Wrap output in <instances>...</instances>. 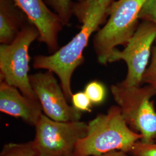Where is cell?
<instances>
[{"instance_id": "cell-3", "label": "cell", "mask_w": 156, "mask_h": 156, "mask_svg": "<svg viewBox=\"0 0 156 156\" xmlns=\"http://www.w3.org/2000/svg\"><path fill=\"white\" fill-rule=\"evenodd\" d=\"M112 95L128 126L141 135V142L156 140V110L152 98L156 89L151 85L127 86L119 82L111 86Z\"/></svg>"}, {"instance_id": "cell-12", "label": "cell", "mask_w": 156, "mask_h": 156, "mask_svg": "<svg viewBox=\"0 0 156 156\" xmlns=\"http://www.w3.org/2000/svg\"><path fill=\"white\" fill-rule=\"evenodd\" d=\"M0 156H39L33 141L24 143H8L4 145Z\"/></svg>"}, {"instance_id": "cell-1", "label": "cell", "mask_w": 156, "mask_h": 156, "mask_svg": "<svg viewBox=\"0 0 156 156\" xmlns=\"http://www.w3.org/2000/svg\"><path fill=\"white\" fill-rule=\"evenodd\" d=\"M113 0H102L76 15L82 23L80 31L67 45L49 56L38 55L34 58L35 69H42L56 74L67 100H71V79L75 69L83 64V51L90 38L108 15Z\"/></svg>"}, {"instance_id": "cell-4", "label": "cell", "mask_w": 156, "mask_h": 156, "mask_svg": "<svg viewBox=\"0 0 156 156\" xmlns=\"http://www.w3.org/2000/svg\"><path fill=\"white\" fill-rule=\"evenodd\" d=\"M146 1L118 0L112 3L108 9V22L93 39V48L100 64L108 63L116 46L127 44L139 25L140 11Z\"/></svg>"}, {"instance_id": "cell-8", "label": "cell", "mask_w": 156, "mask_h": 156, "mask_svg": "<svg viewBox=\"0 0 156 156\" xmlns=\"http://www.w3.org/2000/svg\"><path fill=\"white\" fill-rule=\"evenodd\" d=\"M30 82L46 116L58 122L80 120L82 112L68 104L53 73L46 71L30 75Z\"/></svg>"}, {"instance_id": "cell-9", "label": "cell", "mask_w": 156, "mask_h": 156, "mask_svg": "<svg viewBox=\"0 0 156 156\" xmlns=\"http://www.w3.org/2000/svg\"><path fill=\"white\" fill-rule=\"evenodd\" d=\"M37 29L39 42L45 44L53 53L58 50V34L64 23L55 12L49 9L44 0H13Z\"/></svg>"}, {"instance_id": "cell-19", "label": "cell", "mask_w": 156, "mask_h": 156, "mask_svg": "<svg viewBox=\"0 0 156 156\" xmlns=\"http://www.w3.org/2000/svg\"><path fill=\"white\" fill-rule=\"evenodd\" d=\"M102 0H79V2L73 4V12L83 10Z\"/></svg>"}, {"instance_id": "cell-2", "label": "cell", "mask_w": 156, "mask_h": 156, "mask_svg": "<svg viewBox=\"0 0 156 156\" xmlns=\"http://www.w3.org/2000/svg\"><path fill=\"white\" fill-rule=\"evenodd\" d=\"M88 124L86 135L78 141L75 156H101L114 151L129 153L142 139L126 123L117 106H112L105 114H99Z\"/></svg>"}, {"instance_id": "cell-5", "label": "cell", "mask_w": 156, "mask_h": 156, "mask_svg": "<svg viewBox=\"0 0 156 156\" xmlns=\"http://www.w3.org/2000/svg\"><path fill=\"white\" fill-rule=\"evenodd\" d=\"M38 37L37 29L30 23L24 25L11 44L0 46L1 80L16 87L23 94L35 101L38 100L31 86L28 74V50Z\"/></svg>"}, {"instance_id": "cell-16", "label": "cell", "mask_w": 156, "mask_h": 156, "mask_svg": "<svg viewBox=\"0 0 156 156\" xmlns=\"http://www.w3.org/2000/svg\"><path fill=\"white\" fill-rule=\"evenodd\" d=\"M133 156H156V140L149 144L137 141L129 152Z\"/></svg>"}, {"instance_id": "cell-17", "label": "cell", "mask_w": 156, "mask_h": 156, "mask_svg": "<svg viewBox=\"0 0 156 156\" xmlns=\"http://www.w3.org/2000/svg\"><path fill=\"white\" fill-rule=\"evenodd\" d=\"M71 100L73 104L72 106L79 111L91 112L93 104L84 91H80L73 94Z\"/></svg>"}, {"instance_id": "cell-7", "label": "cell", "mask_w": 156, "mask_h": 156, "mask_svg": "<svg viewBox=\"0 0 156 156\" xmlns=\"http://www.w3.org/2000/svg\"><path fill=\"white\" fill-rule=\"evenodd\" d=\"M156 41V25L143 20L122 50L115 49L112 53L108 63L122 60L127 67L126 77L120 82L127 86H138L151 56Z\"/></svg>"}, {"instance_id": "cell-10", "label": "cell", "mask_w": 156, "mask_h": 156, "mask_svg": "<svg viewBox=\"0 0 156 156\" xmlns=\"http://www.w3.org/2000/svg\"><path fill=\"white\" fill-rule=\"evenodd\" d=\"M0 111L20 118L34 127L43 114L38 101L29 98L16 87L2 80L0 82Z\"/></svg>"}, {"instance_id": "cell-15", "label": "cell", "mask_w": 156, "mask_h": 156, "mask_svg": "<svg viewBox=\"0 0 156 156\" xmlns=\"http://www.w3.org/2000/svg\"><path fill=\"white\" fill-rule=\"evenodd\" d=\"M151 85L156 89V41L153 45L151 61L147 67L142 79V84Z\"/></svg>"}, {"instance_id": "cell-20", "label": "cell", "mask_w": 156, "mask_h": 156, "mask_svg": "<svg viewBox=\"0 0 156 156\" xmlns=\"http://www.w3.org/2000/svg\"><path fill=\"white\" fill-rule=\"evenodd\" d=\"M101 156H128L127 153L121 151H109Z\"/></svg>"}, {"instance_id": "cell-13", "label": "cell", "mask_w": 156, "mask_h": 156, "mask_svg": "<svg viewBox=\"0 0 156 156\" xmlns=\"http://www.w3.org/2000/svg\"><path fill=\"white\" fill-rule=\"evenodd\" d=\"M45 1L60 17L64 25H67L73 15V4L71 0H45Z\"/></svg>"}, {"instance_id": "cell-21", "label": "cell", "mask_w": 156, "mask_h": 156, "mask_svg": "<svg viewBox=\"0 0 156 156\" xmlns=\"http://www.w3.org/2000/svg\"><path fill=\"white\" fill-rule=\"evenodd\" d=\"M74 156V155H73H73H72V156Z\"/></svg>"}, {"instance_id": "cell-14", "label": "cell", "mask_w": 156, "mask_h": 156, "mask_svg": "<svg viewBox=\"0 0 156 156\" xmlns=\"http://www.w3.org/2000/svg\"><path fill=\"white\" fill-rule=\"evenodd\" d=\"M93 105L102 104L106 98V91L105 86L98 81H92L87 84L84 91Z\"/></svg>"}, {"instance_id": "cell-11", "label": "cell", "mask_w": 156, "mask_h": 156, "mask_svg": "<svg viewBox=\"0 0 156 156\" xmlns=\"http://www.w3.org/2000/svg\"><path fill=\"white\" fill-rule=\"evenodd\" d=\"M23 12L13 0H0V42L9 44L24 25Z\"/></svg>"}, {"instance_id": "cell-18", "label": "cell", "mask_w": 156, "mask_h": 156, "mask_svg": "<svg viewBox=\"0 0 156 156\" xmlns=\"http://www.w3.org/2000/svg\"><path fill=\"white\" fill-rule=\"evenodd\" d=\"M139 19L156 25V0H146L140 11Z\"/></svg>"}, {"instance_id": "cell-6", "label": "cell", "mask_w": 156, "mask_h": 156, "mask_svg": "<svg viewBox=\"0 0 156 156\" xmlns=\"http://www.w3.org/2000/svg\"><path fill=\"white\" fill-rule=\"evenodd\" d=\"M87 123L55 121L42 114L35 124L34 146L39 156H71L87 132Z\"/></svg>"}]
</instances>
